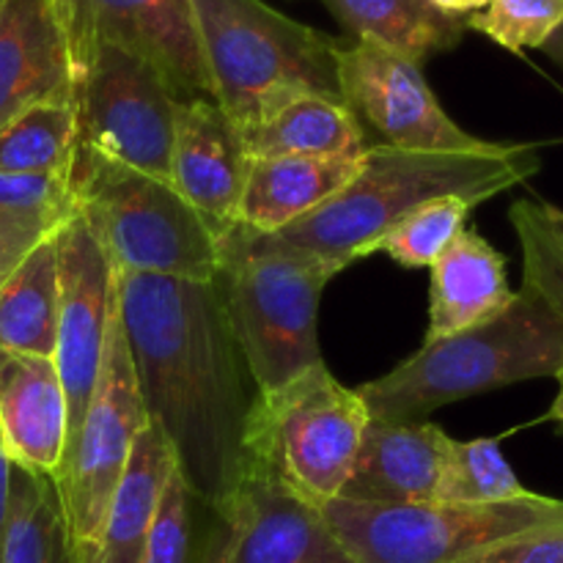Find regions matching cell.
Segmentation results:
<instances>
[{
  "mask_svg": "<svg viewBox=\"0 0 563 563\" xmlns=\"http://www.w3.org/2000/svg\"><path fill=\"white\" fill-rule=\"evenodd\" d=\"M322 515L355 563H460L500 539L563 522V500L537 493L504 504L423 506L335 498Z\"/></svg>",
  "mask_w": 563,
  "mask_h": 563,
  "instance_id": "8",
  "label": "cell"
},
{
  "mask_svg": "<svg viewBox=\"0 0 563 563\" xmlns=\"http://www.w3.org/2000/svg\"><path fill=\"white\" fill-rule=\"evenodd\" d=\"M58 253V328L53 363L69 407V440L91 405L110 324L119 311V280L108 251L80 212L55 231ZM69 445V443H66Z\"/></svg>",
  "mask_w": 563,
  "mask_h": 563,
  "instance_id": "12",
  "label": "cell"
},
{
  "mask_svg": "<svg viewBox=\"0 0 563 563\" xmlns=\"http://www.w3.org/2000/svg\"><path fill=\"white\" fill-rule=\"evenodd\" d=\"M473 209L476 207L471 201L456 196L423 203L385 234L377 253H388L405 269L432 267L449 251L451 242L460 236V231L467 229V218Z\"/></svg>",
  "mask_w": 563,
  "mask_h": 563,
  "instance_id": "30",
  "label": "cell"
},
{
  "mask_svg": "<svg viewBox=\"0 0 563 563\" xmlns=\"http://www.w3.org/2000/svg\"><path fill=\"white\" fill-rule=\"evenodd\" d=\"M542 49L550 55V58H555L563 66V25L559 27V31H555V36L550 38V42L544 44Z\"/></svg>",
  "mask_w": 563,
  "mask_h": 563,
  "instance_id": "38",
  "label": "cell"
},
{
  "mask_svg": "<svg viewBox=\"0 0 563 563\" xmlns=\"http://www.w3.org/2000/svg\"><path fill=\"white\" fill-rule=\"evenodd\" d=\"M77 152V113L69 102H47L0 126V174L66 176Z\"/></svg>",
  "mask_w": 563,
  "mask_h": 563,
  "instance_id": "26",
  "label": "cell"
},
{
  "mask_svg": "<svg viewBox=\"0 0 563 563\" xmlns=\"http://www.w3.org/2000/svg\"><path fill=\"white\" fill-rule=\"evenodd\" d=\"M357 165L361 157L251 159L240 223L256 234H275L335 196L357 174Z\"/></svg>",
  "mask_w": 563,
  "mask_h": 563,
  "instance_id": "20",
  "label": "cell"
},
{
  "mask_svg": "<svg viewBox=\"0 0 563 563\" xmlns=\"http://www.w3.org/2000/svg\"><path fill=\"white\" fill-rule=\"evenodd\" d=\"M247 157L242 132L209 97L179 102L170 152V185L218 229L240 223Z\"/></svg>",
  "mask_w": 563,
  "mask_h": 563,
  "instance_id": "15",
  "label": "cell"
},
{
  "mask_svg": "<svg viewBox=\"0 0 563 563\" xmlns=\"http://www.w3.org/2000/svg\"><path fill=\"white\" fill-rule=\"evenodd\" d=\"M0 563H75L55 478L11 465L9 522Z\"/></svg>",
  "mask_w": 563,
  "mask_h": 563,
  "instance_id": "25",
  "label": "cell"
},
{
  "mask_svg": "<svg viewBox=\"0 0 563 563\" xmlns=\"http://www.w3.org/2000/svg\"><path fill=\"white\" fill-rule=\"evenodd\" d=\"M555 379H559V394H555L553 407H550V418L563 427V361H561L559 372H555Z\"/></svg>",
  "mask_w": 563,
  "mask_h": 563,
  "instance_id": "37",
  "label": "cell"
},
{
  "mask_svg": "<svg viewBox=\"0 0 563 563\" xmlns=\"http://www.w3.org/2000/svg\"><path fill=\"white\" fill-rule=\"evenodd\" d=\"M174 473V454H170L163 432L146 418V427L141 429L135 449H132L130 465L110 500L93 563H141L152 522L157 517L159 498Z\"/></svg>",
  "mask_w": 563,
  "mask_h": 563,
  "instance_id": "21",
  "label": "cell"
},
{
  "mask_svg": "<svg viewBox=\"0 0 563 563\" xmlns=\"http://www.w3.org/2000/svg\"><path fill=\"white\" fill-rule=\"evenodd\" d=\"M3 3H5V0H0V11H3Z\"/></svg>",
  "mask_w": 563,
  "mask_h": 563,
  "instance_id": "39",
  "label": "cell"
},
{
  "mask_svg": "<svg viewBox=\"0 0 563 563\" xmlns=\"http://www.w3.org/2000/svg\"><path fill=\"white\" fill-rule=\"evenodd\" d=\"M539 168L542 159L531 143L487 141L471 152H410L383 143L366 148L357 174L322 207L258 236L346 269L377 253L385 234L423 203L456 196L478 207L528 181Z\"/></svg>",
  "mask_w": 563,
  "mask_h": 563,
  "instance_id": "2",
  "label": "cell"
},
{
  "mask_svg": "<svg viewBox=\"0 0 563 563\" xmlns=\"http://www.w3.org/2000/svg\"><path fill=\"white\" fill-rule=\"evenodd\" d=\"M355 42H372L416 66L449 53L465 38L460 16L443 14L432 0H322Z\"/></svg>",
  "mask_w": 563,
  "mask_h": 563,
  "instance_id": "23",
  "label": "cell"
},
{
  "mask_svg": "<svg viewBox=\"0 0 563 563\" xmlns=\"http://www.w3.org/2000/svg\"><path fill=\"white\" fill-rule=\"evenodd\" d=\"M339 86L346 108L366 119L385 137V146L471 152L487 143L445 113L421 66L372 42H341Z\"/></svg>",
  "mask_w": 563,
  "mask_h": 563,
  "instance_id": "14",
  "label": "cell"
},
{
  "mask_svg": "<svg viewBox=\"0 0 563 563\" xmlns=\"http://www.w3.org/2000/svg\"><path fill=\"white\" fill-rule=\"evenodd\" d=\"M509 220L520 240L522 289L563 322V209L520 198L511 203Z\"/></svg>",
  "mask_w": 563,
  "mask_h": 563,
  "instance_id": "27",
  "label": "cell"
},
{
  "mask_svg": "<svg viewBox=\"0 0 563 563\" xmlns=\"http://www.w3.org/2000/svg\"><path fill=\"white\" fill-rule=\"evenodd\" d=\"M69 187L75 209L102 242L115 273L218 278L223 229L168 179L126 168L77 143Z\"/></svg>",
  "mask_w": 563,
  "mask_h": 563,
  "instance_id": "6",
  "label": "cell"
},
{
  "mask_svg": "<svg viewBox=\"0 0 563 563\" xmlns=\"http://www.w3.org/2000/svg\"><path fill=\"white\" fill-rule=\"evenodd\" d=\"M339 273L306 253L269 245L242 223L223 229L218 286L258 396L275 394L324 363L319 302Z\"/></svg>",
  "mask_w": 563,
  "mask_h": 563,
  "instance_id": "5",
  "label": "cell"
},
{
  "mask_svg": "<svg viewBox=\"0 0 563 563\" xmlns=\"http://www.w3.org/2000/svg\"><path fill=\"white\" fill-rule=\"evenodd\" d=\"M36 242L42 240H33V236H20V234H0V284L9 278L11 269L20 264V258L31 251Z\"/></svg>",
  "mask_w": 563,
  "mask_h": 563,
  "instance_id": "34",
  "label": "cell"
},
{
  "mask_svg": "<svg viewBox=\"0 0 563 563\" xmlns=\"http://www.w3.org/2000/svg\"><path fill=\"white\" fill-rule=\"evenodd\" d=\"M429 269L432 289L423 344L489 322L504 313L515 297L506 278L504 253L495 251L476 229L460 231L449 251Z\"/></svg>",
  "mask_w": 563,
  "mask_h": 563,
  "instance_id": "19",
  "label": "cell"
},
{
  "mask_svg": "<svg viewBox=\"0 0 563 563\" xmlns=\"http://www.w3.org/2000/svg\"><path fill=\"white\" fill-rule=\"evenodd\" d=\"M143 427L146 412L137 394L121 313L115 311L91 405L53 476L64 506L75 563L97 561L110 500L130 465Z\"/></svg>",
  "mask_w": 563,
  "mask_h": 563,
  "instance_id": "9",
  "label": "cell"
},
{
  "mask_svg": "<svg viewBox=\"0 0 563 563\" xmlns=\"http://www.w3.org/2000/svg\"><path fill=\"white\" fill-rule=\"evenodd\" d=\"M460 563H563V522L500 539Z\"/></svg>",
  "mask_w": 563,
  "mask_h": 563,
  "instance_id": "33",
  "label": "cell"
},
{
  "mask_svg": "<svg viewBox=\"0 0 563 563\" xmlns=\"http://www.w3.org/2000/svg\"><path fill=\"white\" fill-rule=\"evenodd\" d=\"M198 563H355L322 515L247 456L234 493L212 509Z\"/></svg>",
  "mask_w": 563,
  "mask_h": 563,
  "instance_id": "11",
  "label": "cell"
},
{
  "mask_svg": "<svg viewBox=\"0 0 563 563\" xmlns=\"http://www.w3.org/2000/svg\"><path fill=\"white\" fill-rule=\"evenodd\" d=\"M212 99L240 132L302 93L341 99L339 38L262 0H190Z\"/></svg>",
  "mask_w": 563,
  "mask_h": 563,
  "instance_id": "3",
  "label": "cell"
},
{
  "mask_svg": "<svg viewBox=\"0 0 563 563\" xmlns=\"http://www.w3.org/2000/svg\"><path fill=\"white\" fill-rule=\"evenodd\" d=\"M528 493L495 438L451 443L438 504H504Z\"/></svg>",
  "mask_w": 563,
  "mask_h": 563,
  "instance_id": "28",
  "label": "cell"
},
{
  "mask_svg": "<svg viewBox=\"0 0 563 563\" xmlns=\"http://www.w3.org/2000/svg\"><path fill=\"white\" fill-rule=\"evenodd\" d=\"M58 328V253L44 236L0 284V350L53 357Z\"/></svg>",
  "mask_w": 563,
  "mask_h": 563,
  "instance_id": "24",
  "label": "cell"
},
{
  "mask_svg": "<svg viewBox=\"0 0 563 563\" xmlns=\"http://www.w3.org/2000/svg\"><path fill=\"white\" fill-rule=\"evenodd\" d=\"M179 102L185 99L148 60L102 44L75 75L77 143L170 181Z\"/></svg>",
  "mask_w": 563,
  "mask_h": 563,
  "instance_id": "10",
  "label": "cell"
},
{
  "mask_svg": "<svg viewBox=\"0 0 563 563\" xmlns=\"http://www.w3.org/2000/svg\"><path fill=\"white\" fill-rule=\"evenodd\" d=\"M115 280L143 412L192 500L218 509L245 473L253 405L218 278L115 273Z\"/></svg>",
  "mask_w": 563,
  "mask_h": 563,
  "instance_id": "1",
  "label": "cell"
},
{
  "mask_svg": "<svg viewBox=\"0 0 563 563\" xmlns=\"http://www.w3.org/2000/svg\"><path fill=\"white\" fill-rule=\"evenodd\" d=\"M454 438L429 421H379L363 432L341 500L372 506L438 504Z\"/></svg>",
  "mask_w": 563,
  "mask_h": 563,
  "instance_id": "16",
  "label": "cell"
},
{
  "mask_svg": "<svg viewBox=\"0 0 563 563\" xmlns=\"http://www.w3.org/2000/svg\"><path fill=\"white\" fill-rule=\"evenodd\" d=\"M465 25L509 53L542 49L563 25V0H493L467 16Z\"/></svg>",
  "mask_w": 563,
  "mask_h": 563,
  "instance_id": "31",
  "label": "cell"
},
{
  "mask_svg": "<svg viewBox=\"0 0 563 563\" xmlns=\"http://www.w3.org/2000/svg\"><path fill=\"white\" fill-rule=\"evenodd\" d=\"M192 495L179 473H174L159 498L141 563H190Z\"/></svg>",
  "mask_w": 563,
  "mask_h": 563,
  "instance_id": "32",
  "label": "cell"
},
{
  "mask_svg": "<svg viewBox=\"0 0 563 563\" xmlns=\"http://www.w3.org/2000/svg\"><path fill=\"white\" fill-rule=\"evenodd\" d=\"M9 498H11V460L0 440V561H3L5 522H9Z\"/></svg>",
  "mask_w": 563,
  "mask_h": 563,
  "instance_id": "35",
  "label": "cell"
},
{
  "mask_svg": "<svg viewBox=\"0 0 563 563\" xmlns=\"http://www.w3.org/2000/svg\"><path fill=\"white\" fill-rule=\"evenodd\" d=\"M368 421L363 396L319 363L275 394L253 396L245 454L297 495L324 506L344 489Z\"/></svg>",
  "mask_w": 563,
  "mask_h": 563,
  "instance_id": "7",
  "label": "cell"
},
{
  "mask_svg": "<svg viewBox=\"0 0 563 563\" xmlns=\"http://www.w3.org/2000/svg\"><path fill=\"white\" fill-rule=\"evenodd\" d=\"M563 361V322L531 291H515L504 313L449 339L429 341L394 372L357 394L372 418L418 416L526 379L555 377Z\"/></svg>",
  "mask_w": 563,
  "mask_h": 563,
  "instance_id": "4",
  "label": "cell"
},
{
  "mask_svg": "<svg viewBox=\"0 0 563 563\" xmlns=\"http://www.w3.org/2000/svg\"><path fill=\"white\" fill-rule=\"evenodd\" d=\"M247 157H363L366 141L344 99L302 93L242 132Z\"/></svg>",
  "mask_w": 563,
  "mask_h": 563,
  "instance_id": "22",
  "label": "cell"
},
{
  "mask_svg": "<svg viewBox=\"0 0 563 563\" xmlns=\"http://www.w3.org/2000/svg\"><path fill=\"white\" fill-rule=\"evenodd\" d=\"M434 5H438L443 14H451V16H460V20H467L471 14H476V11H484L487 9L493 0H432Z\"/></svg>",
  "mask_w": 563,
  "mask_h": 563,
  "instance_id": "36",
  "label": "cell"
},
{
  "mask_svg": "<svg viewBox=\"0 0 563 563\" xmlns=\"http://www.w3.org/2000/svg\"><path fill=\"white\" fill-rule=\"evenodd\" d=\"M75 196L66 176L0 174V234L44 240L75 214Z\"/></svg>",
  "mask_w": 563,
  "mask_h": 563,
  "instance_id": "29",
  "label": "cell"
},
{
  "mask_svg": "<svg viewBox=\"0 0 563 563\" xmlns=\"http://www.w3.org/2000/svg\"><path fill=\"white\" fill-rule=\"evenodd\" d=\"M0 440L11 465L58 473L69 443V407L53 357L0 350Z\"/></svg>",
  "mask_w": 563,
  "mask_h": 563,
  "instance_id": "18",
  "label": "cell"
},
{
  "mask_svg": "<svg viewBox=\"0 0 563 563\" xmlns=\"http://www.w3.org/2000/svg\"><path fill=\"white\" fill-rule=\"evenodd\" d=\"M69 44L71 69L102 44L148 60L179 99L209 97L207 64L190 0H53Z\"/></svg>",
  "mask_w": 563,
  "mask_h": 563,
  "instance_id": "13",
  "label": "cell"
},
{
  "mask_svg": "<svg viewBox=\"0 0 563 563\" xmlns=\"http://www.w3.org/2000/svg\"><path fill=\"white\" fill-rule=\"evenodd\" d=\"M47 102L75 104V69L53 0H5L0 11V126Z\"/></svg>",
  "mask_w": 563,
  "mask_h": 563,
  "instance_id": "17",
  "label": "cell"
}]
</instances>
